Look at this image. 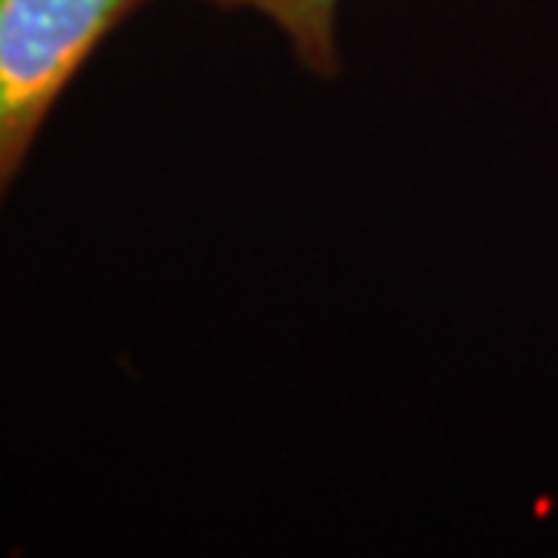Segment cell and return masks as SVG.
<instances>
[{"instance_id":"7a4b0ae2","label":"cell","mask_w":558,"mask_h":558,"mask_svg":"<svg viewBox=\"0 0 558 558\" xmlns=\"http://www.w3.org/2000/svg\"><path fill=\"white\" fill-rule=\"evenodd\" d=\"M205 3L260 16L270 28H277L292 57L311 75L336 78L341 72V0H205Z\"/></svg>"},{"instance_id":"6da1fadb","label":"cell","mask_w":558,"mask_h":558,"mask_svg":"<svg viewBox=\"0 0 558 558\" xmlns=\"http://www.w3.org/2000/svg\"><path fill=\"white\" fill-rule=\"evenodd\" d=\"M143 0H0V211L40 131Z\"/></svg>"}]
</instances>
